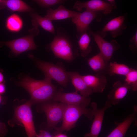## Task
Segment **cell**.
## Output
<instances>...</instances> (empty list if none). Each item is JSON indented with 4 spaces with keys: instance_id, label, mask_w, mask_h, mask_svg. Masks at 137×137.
<instances>
[{
    "instance_id": "29",
    "label": "cell",
    "mask_w": 137,
    "mask_h": 137,
    "mask_svg": "<svg viewBox=\"0 0 137 137\" xmlns=\"http://www.w3.org/2000/svg\"><path fill=\"white\" fill-rule=\"evenodd\" d=\"M6 88L4 84L2 83H0V95L4 93L5 92Z\"/></svg>"
},
{
    "instance_id": "19",
    "label": "cell",
    "mask_w": 137,
    "mask_h": 137,
    "mask_svg": "<svg viewBox=\"0 0 137 137\" xmlns=\"http://www.w3.org/2000/svg\"><path fill=\"white\" fill-rule=\"evenodd\" d=\"M5 7L13 11L31 12L33 11L28 5L20 0H2L0 3V9Z\"/></svg>"
},
{
    "instance_id": "28",
    "label": "cell",
    "mask_w": 137,
    "mask_h": 137,
    "mask_svg": "<svg viewBox=\"0 0 137 137\" xmlns=\"http://www.w3.org/2000/svg\"><path fill=\"white\" fill-rule=\"evenodd\" d=\"M36 137H52L48 132L44 130H41L40 133L37 134Z\"/></svg>"
},
{
    "instance_id": "30",
    "label": "cell",
    "mask_w": 137,
    "mask_h": 137,
    "mask_svg": "<svg viewBox=\"0 0 137 137\" xmlns=\"http://www.w3.org/2000/svg\"><path fill=\"white\" fill-rule=\"evenodd\" d=\"M54 137H67L65 134H61V133H58Z\"/></svg>"
},
{
    "instance_id": "23",
    "label": "cell",
    "mask_w": 137,
    "mask_h": 137,
    "mask_svg": "<svg viewBox=\"0 0 137 137\" xmlns=\"http://www.w3.org/2000/svg\"><path fill=\"white\" fill-rule=\"evenodd\" d=\"M131 68L125 64L114 62L109 63L107 69V73L110 76L115 74L125 76L129 72Z\"/></svg>"
},
{
    "instance_id": "1",
    "label": "cell",
    "mask_w": 137,
    "mask_h": 137,
    "mask_svg": "<svg viewBox=\"0 0 137 137\" xmlns=\"http://www.w3.org/2000/svg\"><path fill=\"white\" fill-rule=\"evenodd\" d=\"M16 84L29 93L32 104L48 101L52 99L56 92V87L52 83V79L47 77L38 80L25 76Z\"/></svg>"
},
{
    "instance_id": "17",
    "label": "cell",
    "mask_w": 137,
    "mask_h": 137,
    "mask_svg": "<svg viewBox=\"0 0 137 137\" xmlns=\"http://www.w3.org/2000/svg\"><path fill=\"white\" fill-rule=\"evenodd\" d=\"M67 73L76 91L79 92L81 95L89 97L93 92L92 89L86 84L82 76L76 72H69Z\"/></svg>"
},
{
    "instance_id": "26",
    "label": "cell",
    "mask_w": 137,
    "mask_h": 137,
    "mask_svg": "<svg viewBox=\"0 0 137 137\" xmlns=\"http://www.w3.org/2000/svg\"><path fill=\"white\" fill-rule=\"evenodd\" d=\"M33 1L40 6L46 8L57 4H62L65 2L62 0H35Z\"/></svg>"
},
{
    "instance_id": "14",
    "label": "cell",
    "mask_w": 137,
    "mask_h": 137,
    "mask_svg": "<svg viewBox=\"0 0 137 137\" xmlns=\"http://www.w3.org/2000/svg\"><path fill=\"white\" fill-rule=\"evenodd\" d=\"M129 90L125 82L122 83L120 81H116L114 83L112 89L107 95V101L111 105H116L126 96Z\"/></svg>"
},
{
    "instance_id": "35",
    "label": "cell",
    "mask_w": 137,
    "mask_h": 137,
    "mask_svg": "<svg viewBox=\"0 0 137 137\" xmlns=\"http://www.w3.org/2000/svg\"><path fill=\"white\" fill-rule=\"evenodd\" d=\"M2 0H0V3L1 2Z\"/></svg>"
},
{
    "instance_id": "24",
    "label": "cell",
    "mask_w": 137,
    "mask_h": 137,
    "mask_svg": "<svg viewBox=\"0 0 137 137\" xmlns=\"http://www.w3.org/2000/svg\"><path fill=\"white\" fill-rule=\"evenodd\" d=\"M90 37L87 32L81 35L78 43L81 56L85 57L91 53L92 48L90 45Z\"/></svg>"
},
{
    "instance_id": "10",
    "label": "cell",
    "mask_w": 137,
    "mask_h": 137,
    "mask_svg": "<svg viewBox=\"0 0 137 137\" xmlns=\"http://www.w3.org/2000/svg\"><path fill=\"white\" fill-rule=\"evenodd\" d=\"M88 30L93 37L100 50V53L108 63L114 52L120 48V44L115 40H112L110 42L107 41L96 33L91 30L89 27Z\"/></svg>"
},
{
    "instance_id": "33",
    "label": "cell",
    "mask_w": 137,
    "mask_h": 137,
    "mask_svg": "<svg viewBox=\"0 0 137 137\" xmlns=\"http://www.w3.org/2000/svg\"><path fill=\"white\" fill-rule=\"evenodd\" d=\"M4 135L3 133L1 132V126H0V137Z\"/></svg>"
},
{
    "instance_id": "9",
    "label": "cell",
    "mask_w": 137,
    "mask_h": 137,
    "mask_svg": "<svg viewBox=\"0 0 137 137\" xmlns=\"http://www.w3.org/2000/svg\"><path fill=\"white\" fill-rule=\"evenodd\" d=\"M55 101H59L67 105L80 106L86 107L90 103L91 99L78 94V91L64 93L60 90L56 92L52 99Z\"/></svg>"
},
{
    "instance_id": "7",
    "label": "cell",
    "mask_w": 137,
    "mask_h": 137,
    "mask_svg": "<svg viewBox=\"0 0 137 137\" xmlns=\"http://www.w3.org/2000/svg\"><path fill=\"white\" fill-rule=\"evenodd\" d=\"M67 104L61 103H43L42 110L45 113L47 119V126L49 129L54 128L63 119Z\"/></svg>"
},
{
    "instance_id": "31",
    "label": "cell",
    "mask_w": 137,
    "mask_h": 137,
    "mask_svg": "<svg viewBox=\"0 0 137 137\" xmlns=\"http://www.w3.org/2000/svg\"><path fill=\"white\" fill-rule=\"evenodd\" d=\"M4 80V76L0 72V83H2Z\"/></svg>"
},
{
    "instance_id": "25",
    "label": "cell",
    "mask_w": 137,
    "mask_h": 137,
    "mask_svg": "<svg viewBox=\"0 0 137 137\" xmlns=\"http://www.w3.org/2000/svg\"><path fill=\"white\" fill-rule=\"evenodd\" d=\"M125 83L129 87L130 89L134 92L137 90V70L131 68L125 76Z\"/></svg>"
},
{
    "instance_id": "13",
    "label": "cell",
    "mask_w": 137,
    "mask_h": 137,
    "mask_svg": "<svg viewBox=\"0 0 137 137\" xmlns=\"http://www.w3.org/2000/svg\"><path fill=\"white\" fill-rule=\"evenodd\" d=\"M125 20V17L123 15L114 18L109 21L102 29L96 33L103 38L106 35L107 32H110L114 38L121 36L123 33V30L127 28L124 23Z\"/></svg>"
},
{
    "instance_id": "8",
    "label": "cell",
    "mask_w": 137,
    "mask_h": 137,
    "mask_svg": "<svg viewBox=\"0 0 137 137\" xmlns=\"http://www.w3.org/2000/svg\"><path fill=\"white\" fill-rule=\"evenodd\" d=\"M102 16L100 12L86 10L84 12L79 13L74 18L72 19V22L75 25L77 32L80 35L86 32L89 26L94 20L100 22Z\"/></svg>"
},
{
    "instance_id": "27",
    "label": "cell",
    "mask_w": 137,
    "mask_h": 137,
    "mask_svg": "<svg viewBox=\"0 0 137 137\" xmlns=\"http://www.w3.org/2000/svg\"><path fill=\"white\" fill-rule=\"evenodd\" d=\"M130 44L129 46L132 51L135 50L137 47V32H136L135 34L132 37L130 40Z\"/></svg>"
},
{
    "instance_id": "20",
    "label": "cell",
    "mask_w": 137,
    "mask_h": 137,
    "mask_svg": "<svg viewBox=\"0 0 137 137\" xmlns=\"http://www.w3.org/2000/svg\"><path fill=\"white\" fill-rule=\"evenodd\" d=\"M30 15L32 19V21L44 29L52 33H55V30L52 21L40 16L36 12H31Z\"/></svg>"
},
{
    "instance_id": "34",
    "label": "cell",
    "mask_w": 137,
    "mask_h": 137,
    "mask_svg": "<svg viewBox=\"0 0 137 137\" xmlns=\"http://www.w3.org/2000/svg\"><path fill=\"white\" fill-rule=\"evenodd\" d=\"M2 100V96L0 95V104L1 103Z\"/></svg>"
},
{
    "instance_id": "4",
    "label": "cell",
    "mask_w": 137,
    "mask_h": 137,
    "mask_svg": "<svg viewBox=\"0 0 137 137\" xmlns=\"http://www.w3.org/2000/svg\"><path fill=\"white\" fill-rule=\"evenodd\" d=\"M49 46L56 57L70 62L73 60L74 54L70 39L59 30Z\"/></svg>"
},
{
    "instance_id": "12",
    "label": "cell",
    "mask_w": 137,
    "mask_h": 137,
    "mask_svg": "<svg viewBox=\"0 0 137 137\" xmlns=\"http://www.w3.org/2000/svg\"><path fill=\"white\" fill-rule=\"evenodd\" d=\"M91 106L94 116L90 132L85 134L84 137H98L101 129L104 114L106 110L111 106L107 100L104 106L100 109L97 108L96 103L92 102Z\"/></svg>"
},
{
    "instance_id": "6",
    "label": "cell",
    "mask_w": 137,
    "mask_h": 137,
    "mask_svg": "<svg viewBox=\"0 0 137 137\" xmlns=\"http://www.w3.org/2000/svg\"><path fill=\"white\" fill-rule=\"evenodd\" d=\"M35 60L37 66L44 73L45 77L54 80L64 87L66 86L70 79L63 68L51 63Z\"/></svg>"
},
{
    "instance_id": "11",
    "label": "cell",
    "mask_w": 137,
    "mask_h": 137,
    "mask_svg": "<svg viewBox=\"0 0 137 137\" xmlns=\"http://www.w3.org/2000/svg\"><path fill=\"white\" fill-rule=\"evenodd\" d=\"M79 11L83 8L95 11L101 12L105 15L110 13L112 10L116 8V5H113L101 0H91L85 2L76 1L73 7Z\"/></svg>"
},
{
    "instance_id": "2",
    "label": "cell",
    "mask_w": 137,
    "mask_h": 137,
    "mask_svg": "<svg viewBox=\"0 0 137 137\" xmlns=\"http://www.w3.org/2000/svg\"><path fill=\"white\" fill-rule=\"evenodd\" d=\"M82 115L90 120L93 117L92 109H88L82 106L67 105L63 114L62 125L60 127L56 129L55 132L58 134L64 131L70 130L75 127L76 123Z\"/></svg>"
},
{
    "instance_id": "3",
    "label": "cell",
    "mask_w": 137,
    "mask_h": 137,
    "mask_svg": "<svg viewBox=\"0 0 137 137\" xmlns=\"http://www.w3.org/2000/svg\"><path fill=\"white\" fill-rule=\"evenodd\" d=\"M32 23L33 27L30 30L31 33L29 35L12 40L0 41V44L7 46L16 55L27 51L36 49L37 46L34 41L33 37L39 33V25L34 22Z\"/></svg>"
},
{
    "instance_id": "21",
    "label": "cell",
    "mask_w": 137,
    "mask_h": 137,
    "mask_svg": "<svg viewBox=\"0 0 137 137\" xmlns=\"http://www.w3.org/2000/svg\"><path fill=\"white\" fill-rule=\"evenodd\" d=\"M6 25L7 29L9 31L13 32H17L22 28L23 22L19 15L13 14L7 18Z\"/></svg>"
},
{
    "instance_id": "15",
    "label": "cell",
    "mask_w": 137,
    "mask_h": 137,
    "mask_svg": "<svg viewBox=\"0 0 137 137\" xmlns=\"http://www.w3.org/2000/svg\"><path fill=\"white\" fill-rule=\"evenodd\" d=\"M137 113V106L134 105L133 112L122 122L116 123V127L106 137H124L131 124L136 120Z\"/></svg>"
},
{
    "instance_id": "22",
    "label": "cell",
    "mask_w": 137,
    "mask_h": 137,
    "mask_svg": "<svg viewBox=\"0 0 137 137\" xmlns=\"http://www.w3.org/2000/svg\"><path fill=\"white\" fill-rule=\"evenodd\" d=\"M88 63L93 71L98 72L106 68L108 63L99 52L90 58L88 61Z\"/></svg>"
},
{
    "instance_id": "32",
    "label": "cell",
    "mask_w": 137,
    "mask_h": 137,
    "mask_svg": "<svg viewBox=\"0 0 137 137\" xmlns=\"http://www.w3.org/2000/svg\"><path fill=\"white\" fill-rule=\"evenodd\" d=\"M108 3L113 5H116L115 1L113 0H107Z\"/></svg>"
},
{
    "instance_id": "5",
    "label": "cell",
    "mask_w": 137,
    "mask_h": 137,
    "mask_svg": "<svg viewBox=\"0 0 137 137\" xmlns=\"http://www.w3.org/2000/svg\"><path fill=\"white\" fill-rule=\"evenodd\" d=\"M32 103L30 100L15 107L14 111L15 119L23 124L28 137H36L35 130L31 108Z\"/></svg>"
},
{
    "instance_id": "18",
    "label": "cell",
    "mask_w": 137,
    "mask_h": 137,
    "mask_svg": "<svg viewBox=\"0 0 137 137\" xmlns=\"http://www.w3.org/2000/svg\"><path fill=\"white\" fill-rule=\"evenodd\" d=\"M79 12L66 8L62 5H60L55 9L49 8L44 17L52 21L60 20L75 17Z\"/></svg>"
},
{
    "instance_id": "16",
    "label": "cell",
    "mask_w": 137,
    "mask_h": 137,
    "mask_svg": "<svg viewBox=\"0 0 137 137\" xmlns=\"http://www.w3.org/2000/svg\"><path fill=\"white\" fill-rule=\"evenodd\" d=\"M86 84L95 93L102 92L107 83L106 77L102 74L88 75L82 76Z\"/></svg>"
}]
</instances>
